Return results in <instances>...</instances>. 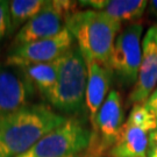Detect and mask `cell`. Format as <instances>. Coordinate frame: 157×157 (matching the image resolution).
Returning a JSON list of instances; mask_svg holds the SVG:
<instances>
[{"instance_id": "cell-1", "label": "cell", "mask_w": 157, "mask_h": 157, "mask_svg": "<svg viewBox=\"0 0 157 157\" xmlns=\"http://www.w3.org/2000/svg\"><path fill=\"white\" fill-rule=\"evenodd\" d=\"M67 118L44 104H32L0 118V157H19Z\"/></svg>"}, {"instance_id": "cell-2", "label": "cell", "mask_w": 157, "mask_h": 157, "mask_svg": "<svg viewBox=\"0 0 157 157\" xmlns=\"http://www.w3.org/2000/svg\"><path fill=\"white\" fill-rule=\"evenodd\" d=\"M67 28L86 62L109 67V58L121 22L94 10L76 11L67 19Z\"/></svg>"}, {"instance_id": "cell-3", "label": "cell", "mask_w": 157, "mask_h": 157, "mask_svg": "<svg viewBox=\"0 0 157 157\" xmlns=\"http://www.w3.org/2000/svg\"><path fill=\"white\" fill-rule=\"evenodd\" d=\"M86 84L87 64L76 44L59 58L57 82L44 99L61 114L79 115L86 107Z\"/></svg>"}, {"instance_id": "cell-4", "label": "cell", "mask_w": 157, "mask_h": 157, "mask_svg": "<svg viewBox=\"0 0 157 157\" xmlns=\"http://www.w3.org/2000/svg\"><path fill=\"white\" fill-rule=\"evenodd\" d=\"M92 139L93 133L86 126L85 120L71 117L19 157H70L79 155L91 146Z\"/></svg>"}, {"instance_id": "cell-5", "label": "cell", "mask_w": 157, "mask_h": 157, "mask_svg": "<svg viewBox=\"0 0 157 157\" xmlns=\"http://www.w3.org/2000/svg\"><path fill=\"white\" fill-rule=\"evenodd\" d=\"M77 4L78 2L69 0L45 1L42 10L17 30L13 41L14 47L57 35L67 27V19L77 11Z\"/></svg>"}, {"instance_id": "cell-6", "label": "cell", "mask_w": 157, "mask_h": 157, "mask_svg": "<svg viewBox=\"0 0 157 157\" xmlns=\"http://www.w3.org/2000/svg\"><path fill=\"white\" fill-rule=\"evenodd\" d=\"M143 26L141 23H132L119 33L109 58V69L117 76L122 85H135L139 76L142 42L141 36Z\"/></svg>"}, {"instance_id": "cell-7", "label": "cell", "mask_w": 157, "mask_h": 157, "mask_svg": "<svg viewBox=\"0 0 157 157\" xmlns=\"http://www.w3.org/2000/svg\"><path fill=\"white\" fill-rule=\"evenodd\" d=\"M73 45L72 35L65 27L55 36L14 47L6 59V64L23 67L29 64L54 62L65 55Z\"/></svg>"}, {"instance_id": "cell-8", "label": "cell", "mask_w": 157, "mask_h": 157, "mask_svg": "<svg viewBox=\"0 0 157 157\" xmlns=\"http://www.w3.org/2000/svg\"><path fill=\"white\" fill-rule=\"evenodd\" d=\"M35 86L22 70L13 65H0V118L32 105Z\"/></svg>"}, {"instance_id": "cell-9", "label": "cell", "mask_w": 157, "mask_h": 157, "mask_svg": "<svg viewBox=\"0 0 157 157\" xmlns=\"http://www.w3.org/2000/svg\"><path fill=\"white\" fill-rule=\"evenodd\" d=\"M157 86V23L147 30L142 41L139 76L129 93V104H141L148 99Z\"/></svg>"}, {"instance_id": "cell-10", "label": "cell", "mask_w": 157, "mask_h": 157, "mask_svg": "<svg viewBox=\"0 0 157 157\" xmlns=\"http://www.w3.org/2000/svg\"><path fill=\"white\" fill-rule=\"evenodd\" d=\"M124 107L121 95L117 90H112L100 107L93 124V129L101 136L98 151L112 148L124 126Z\"/></svg>"}, {"instance_id": "cell-11", "label": "cell", "mask_w": 157, "mask_h": 157, "mask_svg": "<svg viewBox=\"0 0 157 157\" xmlns=\"http://www.w3.org/2000/svg\"><path fill=\"white\" fill-rule=\"evenodd\" d=\"M86 64H87V84H86L85 104H86V109L89 112L90 121L93 126L97 114L109 93L113 72L108 67L97 62H86Z\"/></svg>"}, {"instance_id": "cell-12", "label": "cell", "mask_w": 157, "mask_h": 157, "mask_svg": "<svg viewBox=\"0 0 157 157\" xmlns=\"http://www.w3.org/2000/svg\"><path fill=\"white\" fill-rule=\"evenodd\" d=\"M150 132L126 120L115 143L109 149V157H147Z\"/></svg>"}, {"instance_id": "cell-13", "label": "cell", "mask_w": 157, "mask_h": 157, "mask_svg": "<svg viewBox=\"0 0 157 157\" xmlns=\"http://www.w3.org/2000/svg\"><path fill=\"white\" fill-rule=\"evenodd\" d=\"M146 0H84L78 6L105 13L119 22H128L140 19L148 8Z\"/></svg>"}, {"instance_id": "cell-14", "label": "cell", "mask_w": 157, "mask_h": 157, "mask_svg": "<svg viewBox=\"0 0 157 157\" xmlns=\"http://www.w3.org/2000/svg\"><path fill=\"white\" fill-rule=\"evenodd\" d=\"M59 59L49 63H37L23 67H17L22 70L28 79L33 83L36 91L44 98L55 86L58 77Z\"/></svg>"}, {"instance_id": "cell-15", "label": "cell", "mask_w": 157, "mask_h": 157, "mask_svg": "<svg viewBox=\"0 0 157 157\" xmlns=\"http://www.w3.org/2000/svg\"><path fill=\"white\" fill-rule=\"evenodd\" d=\"M45 5L43 0H13L10 1V29L7 35L15 33L32 20Z\"/></svg>"}, {"instance_id": "cell-16", "label": "cell", "mask_w": 157, "mask_h": 157, "mask_svg": "<svg viewBox=\"0 0 157 157\" xmlns=\"http://www.w3.org/2000/svg\"><path fill=\"white\" fill-rule=\"evenodd\" d=\"M127 121L136 124V126H140V127L147 129L150 133H152L154 130L157 129L156 120L152 117L151 113L149 112V109L144 106L143 102L133 105L132 111H130L128 118H127Z\"/></svg>"}, {"instance_id": "cell-17", "label": "cell", "mask_w": 157, "mask_h": 157, "mask_svg": "<svg viewBox=\"0 0 157 157\" xmlns=\"http://www.w3.org/2000/svg\"><path fill=\"white\" fill-rule=\"evenodd\" d=\"M10 29V1L0 0V42Z\"/></svg>"}, {"instance_id": "cell-18", "label": "cell", "mask_w": 157, "mask_h": 157, "mask_svg": "<svg viewBox=\"0 0 157 157\" xmlns=\"http://www.w3.org/2000/svg\"><path fill=\"white\" fill-rule=\"evenodd\" d=\"M143 104H144V106L149 109V112L152 114V117L155 118L156 124H157V86Z\"/></svg>"}, {"instance_id": "cell-19", "label": "cell", "mask_w": 157, "mask_h": 157, "mask_svg": "<svg viewBox=\"0 0 157 157\" xmlns=\"http://www.w3.org/2000/svg\"><path fill=\"white\" fill-rule=\"evenodd\" d=\"M148 10H149V13L151 14L152 17L157 19V0H151L149 1L148 4Z\"/></svg>"}, {"instance_id": "cell-20", "label": "cell", "mask_w": 157, "mask_h": 157, "mask_svg": "<svg viewBox=\"0 0 157 157\" xmlns=\"http://www.w3.org/2000/svg\"><path fill=\"white\" fill-rule=\"evenodd\" d=\"M147 157H157V142H151L150 141Z\"/></svg>"}, {"instance_id": "cell-21", "label": "cell", "mask_w": 157, "mask_h": 157, "mask_svg": "<svg viewBox=\"0 0 157 157\" xmlns=\"http://www.w3.org/2000/svg\"><path fill=\"white\" fill-rule=\"evenodd\" d=\"M150 141L151 142H157V129L154 130L151 134H150Z\"/></svg>"}, {"instance_id": "cell-22", "label": "cell", "mask_w": 157, "mask_h": 157, "mask_svg": "<svg viewBox=\"0 0 157 157\" xmlns=\"http://www.w3.org/2000/svg\"><path fill=\"white\" fill-rule=\"evenodd\" d=\"M70 157H84L82 154H79V155H73V156H70Z\"/></svg>"}, {"instance_id": "cell-23", "label": "cell", "mask_w": 157, "mask_h": 157, "mask_svg": "<svg viewBox=\"0 0 157 157\" xmlns=\"http://www.w3.org/2000/svg\"><path fill=\"white\" fill-rule=\"evenodd\" d=\"M97 157H101V156H97Z\"/></svg>"}]
</instances>
